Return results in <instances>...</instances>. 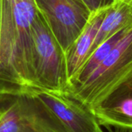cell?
<instances>
[{"mask_svg":"<svg viewBox=\"0 0 132 132\" xmlns=\"http://www.w3.org/2000/svg\"><path fill=\"white\" fill-rule=\"evenodd\" d=\"M32 39L33 73L37 87L67 90L69 80L65 53L39 11L32 22Z\"/></svg>","mask_w":132,"mask_h":132,"instance_id":"4","label":"cell"},{"mask_svg":"<svg viewBox=\"0 0 132 132\" xmlns=\"http://www.w3.org/2000/svg\"><path fill=\"white\" fill-rule=\"evenodd\" d=\"M91 111L101 126L132 131V77L113 90Z\"/></svg>","mask_w":132,"mask_h":132,"instance_id":"7","label":"cell"},{"mask_svg":"<svg viewBox=\"0 0 132 132\" xmlns=\"http://www.w3.org/2000/svg\"><path fill=\"white\" fill-rule=\"evenodd\" d=\"M51 32L66 53L86 26L90 12L73 0H34Z\"/></svg>","mask_w":132,"mask_h":132,"instance_id":"5","label":"cell"},{"mask_svg":"<svg viewBox=\"0 0 132 132\" xmlns=\"http://www.w3.org/2000/svg\"><path fill=\"white\" fill-rule=\"evenodd\" d=\"M29 90L54 114L67 132H104L92 111L67 90Z\"/></svg>","mask_w":132,"mask_h":132,"instance_id":"6","label":"cell"},{"mask_svg":"<svg viewBox=\"0 0 132 132\" xmlns=\"http://www.w3.org/2000/svg\"><path fill=\"white\" fill-rule=\"evenodd\" d=\"M83 4L91 13L99 9L110 6L114 1V0H81Z\"/></svg>","mask_w":132,"mask_h":132,"instance_id":"11","label":"cell"},{"mask_svg":"<svg viewBox=\"0 0 132 132\" xmlns=\"http://www.w3.org/2000/svg\"><path fill=\"white\" fill-rule=\"evenodd\" d=\"M131 26L132 25L125 29L119 31L118 32L114 34L112 36L104 41L101 45H99L90 54L87 60L85 62L82 68L74 77V78L70 80L67 89L77 87L79 84H82L104 60V59L116 46L118 42L125 36V34L128 32Z\"/></svg>","mask_w":132,"mask_h":132,"instance_id":"10","label":"cell"},{"mask_svg":"<svg viewBox=\"0 0 132 132\" xmlns=\"http://www.w3.org/2000/svg\"><path fill=\"white\" fill-rule=\"evenodd\" d=\"M73 1H75V2H80V3H82L83 4V2H81V0H73ZM84 5V4H83ZM85 6V5H84Z\"/></svg>","mask_w":132,"mask_h":132,"instance_id":"12","label":"cell"},{"mask_svg":"<svg viewBox=\"0 0 132 132\" xmlns=\"http://www.w3.org/2000/svg\"><path fill=\"white\" fill-rule=\"evenodd\" d=\"M108 8L109 6L90 13L82 32L65 53L69 84L93 53L96 36Z\"/></svg>","mask_w":132,"mask_h":132,"instance_id":"8","label":"cell"},{"mask_svg":"<svg viewBox=\"0 0 132 132\" xmlns=\"http://www.w3.org/2000/svg\"><path fill=\"white\" fill-rule=\"evenodd\" d=\"M34 0H0V88L38 89L32 66Z\"/></svg>","mask_w":132,"mask_h":132,"instance_id":"1","label":"cell"},{"mask_svg":"<svg viewBox=\"0 0 132 132\" xmlns=\"http://www.w3.org/2000/svg\"><path fill=\"white\" fill-rule=\"evenodd\" d=\"M114 1H118V0H114Z\"/></svg>","mask_w":132,"mask_h":132,"instance_id":"13","label":"cell"},{"mask_svg":"<svg viewBox=\"0 0 132 132\" xmlns=\"http://www.w3.org/2000/svg\"><path fill=\"white\" fill-rule=\"evenodd\" d=\"M132 77V26L99 67L67 91L92 110L121 84Z\"/></svg>","mask_w":132,"mask_h":132,"instance_id":"2","label":"cell"},{"mask_svg":"<svg viewBox=\"0 0 132 132\" xmlns=\"http://www.w3.org/2000/svg\"><path fill=\"white\" fill-rule=\"evenodd\" d=\"M132 25V0L114 1L108 8L96 36L94 50L119 31Z\"/></svg>","mask_w":132,"mask_h":132,"instance_id":"9","label":"cell"},{"mask_svg":"<svg viewBox=\"0 0 132 132\" xmlns=\"http://www.w3.org/2000/svg\"><path fill=\"white\" fill-rule=\"evenodd\" d=\"M0 132H67L29 90L0 88Z\"/></svg>","mask_w":132,"mask_h":132,"instance_id":"3","label":"cell"}]
</instances>
